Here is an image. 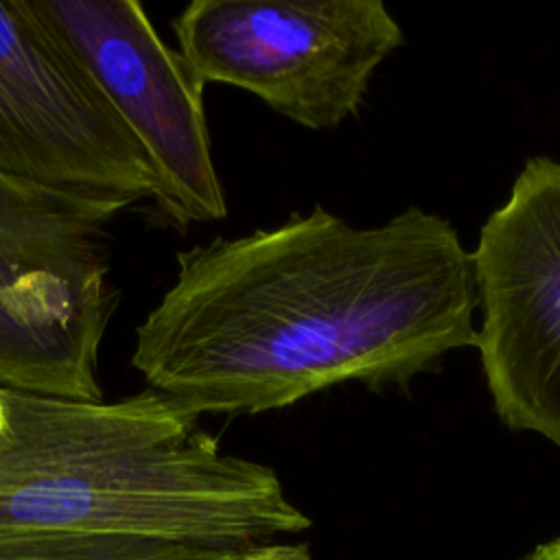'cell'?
I'll use <instances>...</instances> for the list:
<instances>
[{
    "label": "cell",
    "mask_w": 560,
    "mask_h": 560,
    "mask_svg": "<svg viewBox=\"0 0 560 560\" xmlns=\"http://www.w3.org/2000/svg\"><path fill=\"white\" fill-rule=\"evenodd\" d=\"M475 346L499 420L560 448V162L534 155L479 230Z\"/></svg>",
    "instance_id": "5"
},
{
    "label": "cell",
    "mask_w": 560,
    "mask_h": 560,
    "mask_svg": "<svg viewBox=\"0 0 560 560\" xmlns=\"http://www.w3.org/2000/svg\"><path fill=\"white\" fill-rule=\"evenodd\" d=\"M525 560H560V538L540 545Z\"/></svg>",
    "instance_id": "9"
},
{
    "label": "cell",
    "mask_w": 560,
    "mask_h": 560,
    "mask_svg": "<svg viewBox=\"0 0 560 560\" xmlns=\"http://www.w3.org/2000/svg\"><path fill=\"white\" fill-rule=\"evenodd\" d=\"M0 175L127 208L155 199L142 147L28 0H0Z\"/></svg>",
    "instance_id": "6"
},
{
    "label": "cell",
    "mask_w": 560,
    "mask_h": 560,
    "mask_svg": "<svg viewBox=\"0 0 560 560\" xmlns=\"http://www.w3.org/2000/svg\"><path fill=\"white\" fill-rule=\"evenodd\" d=\"M0 560H313L302 542L210 547L147 536L0 529Z\"/></svg>",
    "instance_id": "8"
},
{
    "label": "cell",
    "mask_w": 560,
    "mask_h": 560,
    "mask_svg": "<svg viewBox=\"0 0 560 560\" xmlns=\"http://www.w3.org/2000/svg\"><path fill=\"white\" fill-rule=\"evenodd\" d=\"M0 529L260 547L311 518L199 416L144 389L77 400L0 387Z\"/></svg>",
    "instance_id": "2"
},
{
    "label": "cell",
    "mask_w": 560,
    "mask_h": 560,
    "mask_svg": "<svg viewBox=\"0 0 560 560\" xmlns=\"http://www.w3.org/2000/svg\"><path fill=\"white\" fill-rule=\"evenodd\" d=\"M0 427H2V400H0Z\"/></svg>",
    "instance_id": "10"
},
{
    "label": "cell",
    "mask_w": 560,
    "mask_h": 560,
    "mask_svg": "<svg viewBox=\"0 0 560 560\" xmlns=\"http://www.w3.org/2000/svg\"><path fill=\"white\" fill-rule=\"evenodd\" d=\"M475 308L472 256L444 217L411 206L357 228L315 206L179 252L131 361L195 416L260 413L352 381L407 387L475 346Z\"/></svg>",
    "instance_id": "1"
},
{
    "label": "cell",
    "mask_w": 560,
    "mask_h": 560,
    "mask_svg": "<svg viewBox=\"0 0 560 560\" xmlns=\"http://www.w3.org/2000/svg\"><path fill=\"white\" fill-rule=\"evenodd\" d=\"M142 147L158 206L179 225L219 221L203 83L136 0H28Z\"/></svg>",
    "instance_id": "7"
},
{
    "label": "cell",
    "mask_w": 560,
    "mask_h": 560,
    "mask_svg": "<svg viewBox=\"0 0 560 560\" xmlns=\"http://www.w3.org/2000/svg\"><path fill=\"white\" fill-rule=\"evenodd\" d=\"M125 208L0 175V387L103 398L109 225Z\"/></svg>",
    "instance_id": "3"
},
{
    "label": "cell",
    "mask_w": 560,
    "mask_h": 560,
    "mask_svg": "<svg viewBox=\"0 0 560 560\" xmlns=\"http://www.w3.org/2000/svg\"><path fill=\"white\" fill-rule=\"evenodd\" d=\"M173 31L203 85L252 92L315 131L357 114L376 68L402 46L381 0H195Z\"/></svg>",
    "instance_id": "4"
}]
</instances>
